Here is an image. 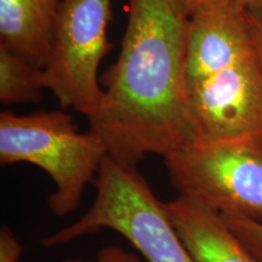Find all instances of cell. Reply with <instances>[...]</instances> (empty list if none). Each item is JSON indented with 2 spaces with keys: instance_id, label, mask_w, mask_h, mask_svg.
Listing matches in <instances>:
<instances>
[{
  "instance_id": "obj_8",
  "label": "cell",
  "mask_w": 262,
  "mask_h": 262,
  "mask_svg": "<svg viewBox=\"0 0 262 262\" xmlns=\"http://www.w3.org/2000/svg\"><path fill=\"white\" fill-rule=\"evenodd\" d=\"M165 209L195 262H260L217 212L181 195L166 202Z\"/></svg>"
},
{
  "instance_id": "obj_10",
  "label": "cell",
  "mask_w": 262,
  "mask_h": 262,
  "mask_svg": "<svg viewBox=\"0 0 262 262\" xmlns=\"http://www.w3.org/2000/svg\"><path fill=\"white\" fill-rule=\"evenodd\" d=\"M40 68L0 44V102L5 106L37 102L41 90Z\"/></svg>"
},
{
  "instance_id": "obj_6",
  "label": "cell",
  "mask_w": 262,
  "mask_h": 262,
  "mask_svg": "<svg viewBox=\"0 0 262 262\" xmlns=\"http://www.w3.org/2000/svg\"><path fill=\"white\" fill-rule=\"evenodd\" d=\"M187 113L189 146L247 142L262 147V61L257 50L189 88Z\"/></svg>"
},
{
  "instance_id": "obj_13",
  "label": "cell",
  "mask_w": 262,
  "mask_h": 262,
  "mask_svg": "<svg viewBox=\"0 0 262 262\" xmlns=\"http://www.w3.org/2000/svg\"><path fill=\"white\" fill-rule=\"evenodd\" d=\"M24 247L11 228H0V262H19Z\"/></svg>"
},
{
  "instance_id": "obj_12",
  "label": "cell",
  "mask_w": 262,
  "mask_h": 262,
  "mask_svg": "<svg viewBox=\"0 0 262 262\" xmlns=\"http://www.w3.org/2000/svg\"><path fill=\"white\" fill-rule=\"evenodd\" d=\"M62 262H141V258L139 254L126 250L120 245H108L98 251L96 258L94 260L71 258Z\"/></svg>"
},
{
  "instance_id": "obj_14",
  "label": "cell",
  "mask_w": 262,
  "mask_h": 262,
  "mask_svg": "<svg viewBox=\"0 0 262 262\" xmlns=\"http://www.w3.org/2000/svg\"><path fill=\"white\" fill-rule=\"evenodd\" d=\"M231 2V0H181L183 8L189 16L202 11V10L212 8V6L225 4V3Z\"/></svg>"
},
{
  "instance_id": "obj_9",
  "label": "cell",
  "mask_w": 262,
  "mask_h": 262,
  "mask_svg": "<svg viewBox=\"0 0 262 262\" xmlns=\"http://www.w3.org/2000/svg\"><path fill=\"white\" fill-rule=\"evenodd\" d=\"M66 0H0V44L44 67Z\"/></svg>"
},
{
  "instance_id": "obj_2",
  "label": "cell",
  "mask_w": 262,
  "mask_h": 262,
  "mask_svg": "<svg viewBox=\"0 0 262 262\" xmlns=\"http://www.w3.org/2000/svg\"><path fill=\"white\" fill-rule=\"evenodd\" d=\"M107 156L102 139L91 130L80 133L73 117L62 111L0 113V164L27 163L44 170L55 185L48 206L57 217L79 208Z\"/></svg>"
},
{
  "instance_id": "obj_15",
  "label": "cell",
  "mask_w": 262,
  "mask_h": 262,
  "mask_svg": "<svg viewBox=\"0 0 262 262\" xmlns=\"http://www.w3.org/2000/svg\"><path fill=\"white\" fill-rule=\"evenodd\" d=\"M249 25H250L251 34H253L255 47H256L257 54L262 61V22L258 21L256 17L249 15Z\"/></svg>"
},
{
  "instance_id": "obj_5",
  "label": "cell",
  "mask_w": 262,
  "mask_h": 262,
  "mask_svg": "<svg viewBox=\"0 0 262 262\" xmlns=\"http://www.w3.org/2000/svg\"><path fill=\"white\" fill-rule=\"evenodd\" d=\"M164 162L179 195L220 215L262 224V147L247 142L192 145Z\"/></svg>"
},
{
  "instance_id": "obj_7",
  "label": "cell",
  "mask_w": 262,
  "mask_h": 262,
  "mask_svg": "<svg viewBox=\"0 0 262 262\" xmlns=\"http://www.w3.org/2000/svg\"><path fill=\"white\" fill-rule=\"evenodd\" d=\"M249 16L237 0L189 16L187 89L255 52Z\"/></svg>"
},
{
  "instance_id": "obj_16",
  "label": "cell",
  "mask_w": 262,
  "mask_h": 262,
  "mask_svg": "<svg viewBox=\"0 0 262 262\" xmlns=\"http://www.w3.org/2000/svg\"><path fill=\"white\" fill-rule=\"evenodd\" d=\"M249 15L262 22V0H237Z\"/></svg>"
},
{
  "instance_id": "obj_3",
  "label": "cell",
  "mask_w": 262,
  "mask_h": 262,
  "mask_svg": "<svg viewBox=\"0 0 262 262\" xmlns=\"http://www.w3.org/2000/svg\"><path fill=\"white\" fill-rule=\"evenodd\" d=\"M93 204L73 224L41 241L45 248L111 229L126 239L147 262H195L159 201L135 166L106 157L94 181Z\"/></svg>"
},
{
  "instance_id": "obj_11",
  "label": "cell",
  "mask_w": 262,
  "mask_h": 262,
  "mask_svg": "<svg viewBox=\"0 0 262 262\" xmlns=\"http://www.w3.org/2000/svg\"><path fill=\"white\" fill-rule=\"evenodd\" d=\"M242 244L262 262V224L242 216L221 215Z\"/></svg>"
},
{
  "instance_id": "obj_1",
  "label": "cell",
  "mask_w": 262,
  "mask_h": 262,
  "mask_svg": "<svg viewBox=\"0 0 262 262\" xmlns=\"http://www.w3.org/2000/svg\"><path fill=\"white\" fill-rule=\"evenodd\" d=\"M189 15L181 0H129L122 49L103 74L104 95L89 118L108 157L135 166L191 143L186 51Z\"/></svg>"
},
{
  "instance_id": "obj_4",
  "label": "cell",
  "mask_w": 262,
  "mask_h": 262,
  "mask_svg": "<svg viewBox=\"0 0 262 262\" xmlns=\"http://www.w3.org/2000/svg\"><path fill=\"white\" fill-rule=\"evenodd\" d=\"M112 0H66L58 15L47 62L40 71L44 89L63 108L89 119L102 102L98 67L112 48L107 27Z\"/></svg>"
}]
</instances>
